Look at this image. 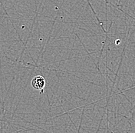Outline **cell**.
Wrapping results in <instances>:
<instances>
[{"label": "cell", "mask_w": 135, "mask_h": 133, "mask_svg": "<svg viewBox=\"0 0 135 133\" xmlns=\"http://www.w3.org/2000/svg\"><path fill=\"white\" fill-rule=\"evenodd\" d=\"M46 82L45 78L42 75H37L35 76L32 80V86L35 89L38 90L42 93L44 91V89L45 87Z\"/></svg>", "instance_id": "cell-1"}]
</instances>
